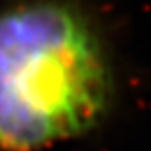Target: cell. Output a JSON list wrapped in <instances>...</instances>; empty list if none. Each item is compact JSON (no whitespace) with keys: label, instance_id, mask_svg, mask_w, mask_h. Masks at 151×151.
<instances>
[{"label":"cell","instance_id":"cell-1","mask_svg":"<svg viewBox=\"0 0 151 151\" xmlns=\"http://www.w3.org/2000/svg\"><path fill=\"white\" fill-rule=\"evenodd\" d=\"M114 96L109 53L73 0L0 10V151H40L88 134Z\"/></svg>","mask_w":151,"mask_h":151}]
</instances>
